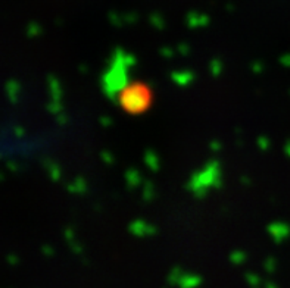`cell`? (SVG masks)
<instances>
[]
</instances>
